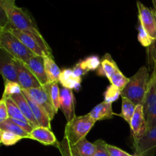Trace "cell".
Masks as SVG:
<instances>
[{
	"label": "cell",
	"instance_id": "obj_5",
	"mask_svg": "<svg viewBox=\"0 0 156 156\" xmlns=\"http://www.w3.org/2000/svg\"><path fill=\"white\" fill-rule=\"evenodd\" d=\"M143 107L148 130L156 126V82L155 76L152 73Z\"/></svg>",
	"mask_w": 156,
	"mask_h": 156
},
{
	"label": "cell",
	"instance_id": "obj_17",
	"mask_svg": "<svg viewBox=\"0 0 156 156\" xmlns=\"http://www.w3.org/2000/svg\"><path fill=\"white\" fill-rule=\"evenodd\" d=\"M22 93L24 94V97L26 98L27 101H28L29 105H30V108H31L32 112H33L34 116L39 126H44V127L50 128V126H51L50 121H51V120L50 119L45 110L42 107L40 106L38 104H37L36 102L34 101L25 92L22 91Z\"/></svg>",
	"mask_w": 156,
	"mask_h": 156
},
{
	"label": "cell",
	"instance_id": "obj_19",
	"mask_svg": "<svg viewBox=\"0 0 156 156\" xmlns=\"http://www.w3.org/2000/svg\"><path fill=\"white\" fill-rule=\"evenodd\" d=\"M82 78L77 77L73 73L71 69H66L62 70L59 77V82L64 88L69 89H77L80 86Z\"/></svg>",
	"mask_w": 156,
	"mask_h": 156
},
{
	"label": "cell",
	"instance_id": "obj_8",
	"mask_svg": "<svg viewBox=\"0 0 156 156\" xmlns=\"http://www.w3.org/2000/svg\"><path fill=\"white\" fill-rule=\"evenodd\" d=\"M136 156H154L156 155V126L148 129L143 137L134 142Z\"/></svg>",
	"mask_w": 156,
	"mask_h": 156
},
{
	"label": "cell",
	"instance_id": "obj_38",
	"mask_svg": "<svg viewBox=\"0 0 156 156\" xmlns=\"http://www.w3.org/2000/svg\"><path fill=\"white\" fill-rule=\"evenodd\" d=\"M149 70L151 71L152 74L155 76V82H156V66H152L151 68H149Z\"/></svg>",
	"mask_w": 156,
	"mask_h": 156
},
{
	"label": "cell",
	"instance_id": "obj_25",
	"mask_svg": "<svg viewBox=\"0 0 156 156\" xmlns=\"http://www.w3.org/2000/svg\"><path fill=\"white\" fill-rule=\"evenodd\" d=\"M0 129H4V130L12 132L23 137L24 139H29V133L18 126V125L9 121V120H6L5 121L0 123Z\"/></svg>",
	"mask_w": 156,
	"mask_h": 156
},
{
	"label": "cell",
	"instance_id": "obj_24",
	"mask_svg": "<svg viewBox=\"0 0 156 156\" xmlns=\"http://www.w3.org/2000/svg\"><path fill=\"white\" fill-rule=\"evenodd\" d=\"M44 85L48 91L53 106L57 112L58 110L60 108V89L58 85V82L48 83Z\"/></svg>",
	"mask_w": 156,
	"mask_h": 156
},
{
	"label": "cell",
	"instance_id": "obj_28",
	"mask_svg": "<svg viewBox=\"0 0 156 156\" xmlns=\"http://www.w3.org/2000/svg\"><path fill=\"white\" fill-rule=\"evenodd\" d=\"M21 91H22L21 87L20 86V85L18 82L5 80V89L2 97H11L13 94H19Z\"/></svg>",
	"mask_w": 156,
	"mask_h": 156
},
{
	"label": "cell",
	"instance_id": "obj_40",
	"mask_svg": "<svg viewBox=\"0 0 156 156\" xmlns=\"http://www.w3.org/2000/svg\"><path fill=\"white\" fill-rule=\"evenodd\" d=\"M134 156H136V155H134Z\"/></svg>",
	"mask_w": 156,
	"mask_h": 156
},
{
	"label": "cell",
	"instance_id": "obj_13",
	"mask_svg": "<svg viewBox=\"0 0 156 156\" xmlns=\"http://www.w3.org/2000/svg\"><path fill=\"white\" fill-rule=\"evenodd\" d=\"M2 53L1 65H0L1 75L2 76L4 80L18 83L15 63H14V58L5 51V54L3 53L2 50Z\"/></svg>",
	"mask_w": 156,
	"mask_h": 156
},
{
	"label": "cell",
	"instance_id": "obj_36",
	"mask_svg": "<svg viewBox=\"0 0 156 156\" xmlns=\"http://www.w3.org/2000/svg\"><path fill=\"white\" fill-rule=\"evenodd\" d=\"M9 117L5 100L4 98H2L1 101H0V123L5 121Z\"/></svg>",
	"mask_w": 156,
	"mask_h": 156
},
{
	"label": "cell",
	"instance_id": "obj_31",
	"mask_svg": "<svg viewBox=\"0 0 156 156\" xmlns=\"http://www.w3.org/2000/svg\"><path fill=\"white\" fill-rule=\"evenodd\" d=\"M146 54L149 69L152 66H156V40L149 47H146Z\"/></svg>",
	"mask_w": 156,
	"mask_h": 156
},
{
	"label": "cell",
	"instance_id": "obj_3",
	"mask_svg": "<svg viewBox=\"0 0 156 156\" xmlns=\"http://www.w3.org/2000/svg\"><path fill=\"white\" fill-rule=\"evenodd\" d=\"M95 122L88 114L76 117L70 122H67L64 132V140L61 144L73 145L86 138Z\"/></svg>",
	"mask_w": 156,
	"mask_h": 156
},
{
	"label": "cell",
	"instance_id": "obj_29",
	"mask_svg": "<svg viewBox=\"0 0 156 156\" xmlns=\"http://www.w3.org/2000/svg\"><path fill=\"white\" fill-rule=\"evenodd\" d=\"M120 95H121V91L114 85H111L110 86L108 87L105 94H104L105 101L113 103L116 100H117Z\"/></svg>",
	"mask_w": 156,
	"mask_h": 156
},
{
	"label": "cell",
	"instance_id": "obj_10",
	"mask_svg": "<svg viewBox=\"0 0 156 156\" xmlns=\"http://www.w3.org/2000/svg\"><path fill=\"white\" fill-rule=\"evenodd\" d=\"M63 156H93L95 152V145L83 139L73 145H58Z\"/></svg>",
	"mask_w": 156,
	"mask_h": 156
},
{
	"label": "cell",
	"instance_id": "obj_21",
	"mask_svg": "<svg viewBox=\"0 0 156 156\" xmlns=\"http://www.w3.org/2000/svg\"><path fill=\"white\" fill-rule=\"evenodd\" d=\"M117 63L114 62L109 53H106L101 62V65L98 68V75L101 76H105L110 79L116 70L118 69Z\"/></svg>",
	"mask_w": 156,
	"mask_h": 156
},
{
	"label": "cell",
	"instance_id": "obj_16",
	"mask_svg": "<svg viewBox=\"0 0 156 156\" xmlns=\"http://www.w3.org/2000/svg\"><path fill=\"white\" fill-rule=\"evenodd\" d=\"M11 98H12L15 101V103L17 104V105L18 106L19 109L21 110V111L22 112L24 117L27 119L28 123H30L34 128L39 126L36 119H35L34 116L33 112H32L31 111V108H30V105H29L28 101H27L26 98L24 97L22 91H21V93H19V94H13V95L11 96Z\"/></svg>",
	"mask_w": 156,
	"mask_h": 156
},
{
	"label": "cell",
	"instance_id": "obj_37",
	"mask_svg": "<svg viewBox=\"0 0 156 156\" xmlns=\"http://www.w3.org/2000/svg\"><path fill=\"white\" fill-rule=\"evenodd\" d=\"M7 120H9V121H11L12 123H15V124L18 125V126H20L21 128H22L23 129H24L25 131H27V133H30L32 130L34 129V127L31 126L30 124H29L28 123H26V122L22 121V120H15V119H12V118H8Z\"/></svg>",
	"mask_w": 156,
	"mask_h": 156
},
{
	"label": "cell",
	"instance_id": "obj_11",
	"mask_svg": "<svg viewBox=\"0 0 156 156\" xmlns=\"http://www.w3.org/2000/svg\"><path fill=\"white\" fill-rule=\"evenodd\" d=\"M130 130L134 142H137L147 131V123L143 112V105H136L135 113L129 123Z\"/></svg>",
	"mask_w": 156,
	"mask_h": 156
},
{
	"label": "cell",
	"instance_id": "obj_2",
	"mask_svg": "<svg viewBox=\"0 0 156 156\" xmlns=\"http://www.w3.org/2000/svg\"><path fill=\"white\" fill-rule=\"evenodd\" d=\"M0 47L14 59L27 63L30 58L35 56L10 30L5 27L0 29Z\"/></svg>",
	"mask_w": 156,
	"mask_h": 156
},
{
	"label": "cell",
	"instance_id": "obj_32",
	"mask_svg": "<svg viewBox=\"0 0 156 156\" xmlns=\"http://www.w3.org/2000/svg\"><path fill=\"white\" fill-rule=\"evenodd\" d=\"M95 145V152L93 156H111L107 148V143L104 140H98L94 142Z\"/></svg>",
	"mask_w": 156,
	"mask_h": 156
},
{
	"label": "cell",
	"instance_id": "obj_12",
	"mask_svg": "<svg viewBox=\"0 0 156 156\" xmlns=\"http://www.w3.org/2000/svg\"><path fill=\"white\" fill-rule=\"evenodd\" d=\"M60 108L67 122H70L76 117L75 114V98L73 90L64 87L61 88Z\"/></svg>",
	"mask_w": 156,
	"mask_h": 156
},
{
	"label": "cell",
	"instance_id": "obj_9",
	"mask_svg": "<svg viewBox=\"0 0 156 156\" xmlns=\"http://www.w3.org/2000/svg\"><path fill=\"white\" fill-rule=\"evenodd\" d=\"M14 63L16 70L18 84L21 87V89L26 90L42 86L41 82L35 77L31 71L26 66L24 62L18 59H14Z\"/></svg>",
	"mask_w": 156,
	"mask_h": 156
},
{
	"label": "cell",
	"instance_id": "obj_6",
	"mask_svg": "<svg viewBox=\"0 0 156 156\" xmlns=\"http://www.w3.org/2000/svg\"><path fill=\"white\" fill-rule=\"evenodd\" d=\"M139 22L153 41L156 40V6L146 7L141 2L137 1Z\"/></svg>",
	"mask_w": 156,
	"mask_h": 156
},
{
	"label": "cell",
	"instance_id": "obj_22",
	"mask_svg": "<svg viewBox=\"0 0 156 156\" xmlns=\"http://www.w3.org/2000/svg\"><path fill=\"white\" fill-rule=\"evenodd\" d=\"M4 98L5 100L6 105H7L8 114H9V118L22 120V121L26 122V123H28V121H27V119L24 117V116L23 115L22 112H21V110L19 109V108H18L17 104L15 102V101H14L11 97ZM29 124H30V123H29Z\"/></svg>",
	"mask_w": 156,
	"mask_h": 156
},
{
	"label": "cell",
	"instance_id": "obj_15",
	"mask_svg": "<svg viewBox=\"0 0 156 156\" xmlns=\"http://www.w3.org/2000/svg\"><path fill=\"white\" fill-rule=\"evenodd\" d=\"M29 139L36 140L45 146H53L57 143L56 136L51 129L44 126L34 128L33 130L29 133Z\"/></svg>",
	"mask_w": 156,
	"mask_h": 156
},
{
	"label": "cell",
	"instance_id": "obj_20",
	"mask_svg": "<svg viewBox=\"0 0 156 156\" xmlns=\"http://www.w3.org/2000/svg\"><path fill=\"white\" fill-rule=\"evenodd\" d=\"M44 65H45V71L48 83L59 82V77H60L62 71L59 69V66L53 60V57L45 56Z\"/></svg>",
	"mask_w": 156,
	"mask_h": 156
},
{
	"label": "cell",
	"instance_id": "obj_18",
	"mask_svg": "<svg viewBox=\"0 0 156 156\" xmlns=\"http://www.w3.org/2000/svg\"><path fill=\"white\" fill-rule=\"evenodd\" d=\"M88 114L95 121L111 119L113 116L115 115V114L113 112L112 103H109L105 101L96 105Z\"/></svg>",
	"mask_w": 156,
	"mask_h": 156
},
{
	"label": "cell",
	"instance_id": "obj_14",
	"mask_svg": "<svg viewBox=\"0 0 156 156\" xmlns=\"http://www.w3.org/2000/svg\"><path fill=\"white\" fill-rule=\"evenodd\" d=\"M24 64L34 75L35 77L41 82V85H44L46 84H48V80H47V74H46L45 71L44 56L35 55L34 56L29 59L27 63Z\"/></svg>",
	"mask_w": 156,
	"mask_h": 156
},
{
	"label": "cell",
	"instance_id": "obj_35",
	"mask_svg": "<svg viewBox=\"0 0 156 156\" xmlns=\"http://www.w3.org/2000/svg\"><path fill=\"white\" fill-rule=\"evenodd\" d=\"M107 148H108V150L111 156H134L131 155L130 154L127 153L125 151L122 150V149H119L116 146H112V145L108 144L107 145Z\"/></svg>",
	"mask_w": 156,
	"mask_h": 156
},
{
	"label": "cell",
	"instance_id": "obj_4",
	"mask_svg": "<svg viewBox=\"0 0 156 156\" xmlns=\"http://www.w3.org/2000/svg\"><path fill=\"white\" fill-rule=\"evenodd\" d=\"M29 50L37 56L53 57L52 50L41 33L30 30H10Z\"/></svg>",
	"mask_w": 156,
	"mask_h": 156
},
{
	"label": "cell",
	"instance_id": "obj_33",
	"mask_svg": "<svg viewBox=\"0 0 156 156\" xmlns=\"http://www.w3.org/2000/svg\"><path fill=\"white\" fill-rule=\"evenodd\" d=\"M84 63L85 66L88 69V71L90 70H94L96 69H98L101 65L100 59L98 56H91L87 57L86 59H83Z\"/></svg>",
	"mask_w": 156,
	"mask_h": 156
},
{
	"label": "cell",
	"instance_id": "obj_30",
	"mask_svg": "<svg viewBox=\"0 0 156 156\" xmlns=\"http://www.w3.org/2000/svg\"><path fill=\"white\" fill-rule=\"evenodd\" d=\"M138 41L145 47H149L154 41L140 22L138 24Z\"/></svg>",
	"mask_w": 156,
	"mask_h": 156
},
{
	"label": "cell",
	"instance_id": "obj_7",
	"mask_svg": "<svg viewBox=\"0 0 156 156\" xmlns=\"http://www.w3.org/2000/svg\"><path fill=\"white\" fill-rule=\"evenodd\" d=\"M22 91L25 92L34 101L42 107L47 113L50 120H53L55 114L57 112L53 106V102L45 85H42L39 88H30V89L22 90Z\"/></svg>",
	"mask_w": 156,
	"mask_h": 156
},
{
	"label": "cell",
	"instance_id": "obj_34",
	"mask_svg": "<svg viewBox=\"0 0 156 156\" xmlns=\"http://www.w3.org/2000/svg\"><path fill=\"white\" fill-rule=\"evenodd\" d=\"M73 71L75 76H77V77L82 78V76H84V75L88 73V70L86 68V66H85V63H84V61L81 60L75 66L74 68L73 69Z\"/></svg>",
	"mask_w": 156,
	"mask_h": 156
},
{
	"label": "cell",
	"instance_id": "obj_23",
	"mask_svg": "<svg viewBox=\"0 0 156 156\" xmlns=\"http://www.w3.org/2000/svg\"><path fill=\"white\" fill-rule=\"evenodd\" d=\"M136 108V105L133 103L129 99L125 97H122L121 113H120V116L123 117L125 121L127 122L129 124L130 123L131 119H132L134 113H135Z\"/></svg>",
	"mask_w": 156,
	"mask_h": 156
},
{
	"label": "cell",
	"instance_id": "obj_39",
	"mask_svg": "<svg viewBox=\"0 0 156 156\" xmlns=\"http://www.w3.org/2000/svg\"><path fill=\"white\" fill-rule=\"evenodd\" d=\"M152 2H153V5L156 6V0H152Z\"/></svg>",
	"mask_w": 156,
	"mask_h": 156
},
{
	"label": "cell",
	"instance_id": "obj_26",
	"mask_svg": "<svg viewBox=\"0 0 156 156\" xmlns=\"http://www.w3.org/2000/svg\"><path fill=\"white\" fill-rule=\"evenodd\" d=\"M23 139H24L23 137L13 133L4 129H0V142L2 144L6 146H13Z\"/></svg>",
	"mask_w": 156,
	"mask_h": 156
},
{
	"label": "cell",
	"instance_id": "obj_27",
	"mask_svg": "<svg viewBox=\"0 0 156 156\" xmlns=\"http://www.w3.org/2000/svg\"><path fill=\"white\" fill-rule=\"evenodd\" d=\"M129 79L128 78H126L123 73H121L120 69L116 70L115 73L111 76V77L110 78L109 81L111 82V85H114L115 87H117V88L122 91L123 88L126 87V85H127L128 82H129Z\"/></svg>",
	"mask_w": 156,
	"mask_h": 156
},
{
	"label": "cell",
	"instance_id": "obj_1",
	"mask_svg": "<svg viewBox=\"0 0 156 156\" xmlns=\"http://www.w3.org/2000/svg\"><path fill=\"white\" fill-rule=\"evenodd\" d=\"M129 79L127 85L121 91V96L129 99L136 105H143L150 80L147 67L142 66Z\"/></svg>",
	"mask_w": 156,
	"mask_h": 156
}]
</instances>
